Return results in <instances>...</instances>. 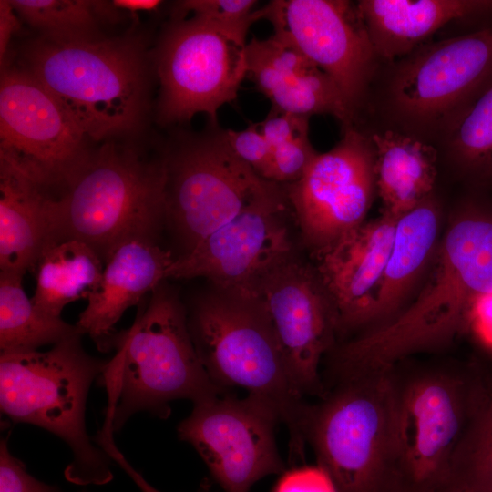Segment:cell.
Masks as SVG:
<instances>
[{
  "mask_svg": "<svg viewBox=\"0 0 492 492\" xmlns=\"http://www.w3.org/2000/svg\"><path fill=\"white\" fill-rule=\"evenodd\" d=\"M437 252L426 285L404 312L333 347V382L390 368L412 354L443 345L467 325L476 301L492 293V220H458Z\"/></svg>",
  "mask_w": 492,
  "mask_h": 492,
  "instance_id": "1",
  "label": "cell"
},
{
  "mask_svg": "<svg viewBox=\"0 0 492 492\" xmlns=\"http://www.w3.org/2000/svg\"><path fill=\"white\" fill-rule=\"evenodd\" d=\"M112 5L122 12L135 17L138 12L156 11L163 4L159 0H112Z\"/></svg>",
  "mask_w": 492,
  "mask_h": 492,
  "instance_id": "39",
  "label": "cell"
},
{
  "mask_svg": "<svg viewBox=\"0 0 492 492\" xmlns=\"http://www.w3.org/2000/svg\"><path fill=\"white\" fill-rule=\"evenodd\" d=\"M16 14L50 39L93 37L100 19L97 1L10 0Z\"/></svg>",
  "mask_w": 492,
  "mask_h": 492,
  "instance_id": "27",
  "label": "cell"
},
{
  "mask_svg": "<svg viewBox=\"0 0 492 492\" xmlns=\"http://www.w3.org/2000/svg\"><path fill=\"white\" fill-rule=\"evenodd\" d=\"M147 66L144 48L132 37L40 36L24 47L21 62L93 141L142 128L149 108Z\"/></svg>",
  "mask_w": 492,
  "mask_h": 492,
  "instance_id": "3",
  "label": "cell"
},
{
  "mask_svg": "<svg viewBox=\"0 0 492 492\" xmlns=\"http://www.w3.org/2000/svg\"><path fill=\"white\" fill-rule=\"evenodd\" d=\"M187 322L198 356L214 384L224 391L243 388L270 404L288 429L291 459L301 460L310 405L292 378L261 301L211 286L190 305Z\"/></svg>",
  "mask_w": 492,
  "mask_h": 492,
  "instance_id": "4",
  "label": "cell"
},
{
  "mask_svg": "<svg viewBox=\"0 0 492 492\" xmlns=\"http://www.w3.org/2000/svg\"><path fill=\"white\" fill-rule=\"evenodd\" d=\"M51 197L22 171L0 159V270L24 276L53 242Z\"/></svg>",
  "mask_w": 492,
  "mask_h": 492,
  "instance_id": "22",
  "label": "cell"
},
{
  "mask_svg": "<svg viewBox=\"0 0 492 492\" xmlns=\"http://www.w3.org/2000/svg\"><path fill=\"white\" fill-rule=\"evenodd\" d=\"M0 492H61L31 476L26 466L14 456L5 439L0 444Z\"/></svg>",
  "mask_w": 492,
  "mask_h": 492,
  "instance_id": "33",
  "label": "cell"
},
{
  "mask_svg": "<svg viewBox=\"0 0 492 492\" xmlns=\"http://www.w3.org/2000/svg\"><path fill=\"white\" fill-rule=\"evenodd\" d=\"M259 298L272 323L292 378L303 395L323 398L319 367L337 334L331 299L315 269L294 253L261 282Z\"/></svg>",
  "mask_w": 492,
  "mask_h": 492,
  "instance_id": "17",
  "label": "cell"
},
{
  "mask_svg": "<svg viewBox=\"0 0 492 492\" xmlns=\"http://www.w3.org/2000/svg\"><path fill=\"white\" fill-rule=\"evenodd\" d=\"M257 125L272 152L278 146L309 132V117L272 108L266 118Z\"/></svg>",
  "mask_w": 492,
  "mask_h": 492,
  "instance_id": "35",
  "label": "cell"
},
{
  "mask_svg": "<svg viewBox=\"0 0 492 492\" xmlns=\"http://www.w3.org/2000/svg\"><path fill=\"white\" fill-rule=\"evenodd\" d=\"M370 138L383 213L399 218L428 197L436 175V149L415 137L392 130Z\"/></svg>",
  "mask_w": 492,
  "mask_h": 492,
  "instance_id": "23",
  "label": "cell"
},
{
  "mask_svg": "<svg viewBox=\"0 0 492 492\" xmlns=\"http://www.w3.org/2000/svg\"><path fill=\"white\" fill-rule=\"evenodd\" d=\"M486 368H487V370L489 372V374L492 375V367H491V368L486 367Z\"/></svg>",
  "mask_w": 492,
  "mask_h": 492,
  "instance_id": "40",
  "label": "cell"
},
{
  "mask_svg": "<svg viewBox=\"0 0 492 492\" xmlns=\"http://www.w3.org/2000/svg\"><path fill=\"white\" fill-rule=\"evenodd\" d=\"M176 257L155 241L133 239L120 244L105 262L97 288L87 298L77 327L101 352H108L114 327L127 309L167 280Z\"/></svg>",
  "mask_w": 492,
  "mask_h": 492,
  "instance_id": "20",
  "label": "cell"
},
{
  "mask_svg": "<svg viewBox=\"0 0 492 492\" xmlns=\"http://www.w3.org/2000/svg\"><path fill=\"white\" fill-rule=\"evenodd\" d=\"M404 492H461L460 477L484 378L479 364L389 368Z\"/></svg>",
  "mask_w": 492,
  "mask_h": 492,
  "instance_id": "6",
  "label": "cell"
},
{
  "mask_svg": "<svg viewBox=\"0 0 492 492\" xmlns=\"http://www.w3.org/2000/svg\"><path fill=\"white\" fill-rule=\"evenodd\" d=\"M255 0H185L179 1L172 10V20L185 18L190 13L203 18L242 38L250 26L262 18L261 9H255Z\"/></svg>",
  "mask_w": 492,
  "mask_h": 492,
  "instance_id": "30",
  "label": "cell"
},
{
  "mask_svg": "<svg viewBox=\"0 0 492 492\" xmlns=\"http://www.w3.org/2000/svg\"><path fill=\"white\" fill-rule=\"evenodd\" d=\"M492 85V27L424 44L395 67L389 106L408 127L451 128Z\"/></svg>",
  "mask_w": 492,
  "mask_h": 492,
  "instance_id": "12",
  "label": "cell"
},
{
  "mask_svg": "<svg viewBox=\"0 0 492 492\" xmlns=\"http://www.w3.org/2000/svg\"><path fill=\"white\" fill-rule=\"evenodd\" d=\"M261 9L274 35L296 46L334 81L354 114L377 56L357 5L274 0Z\"/></svg>",
  "mask_w": 492,
  "mask_h": 492,
  "instance_id": "16",
  "label": "cell"
},
{
  "mask_svg": "<svg viewBox=\"0 0 492 492\" xmlns=\"http://www.w3.org/2000/svg\"><path fill=\"white\" fill-rule=\"evenodd\" d=\"M454 154L467 167L492 173V85L449 128Z\"/></svg>",
  "mask_w": 492,
  "mask_h": 492,
  "instance_id": "29",
  "label": "cell"
},
{
  "mask_svg": "<svg viewBox=\"0 0 492 492\" xmlns=\"http://www.w3.org/2000/svg\"><path fill=\"white\" fill-rule=\"evenodd\" d=\"M280 422L277 411L256 396L220 395L193 404L177 432L224 492H249L263 477L285 471L275 441Z\"/></svg>",
  "mask_w": 492,
  "mask_h": 492,
  "instance_id": "13",
  "label": "cell"
},
{
  "mask_svg": "<svg viewBox=\"0 0 492 492\" xmlns=\"http://www.w3.org/2000/svg\"><path fill=\"white\" fill-rule=\"evenodd\" d=\"M84 492H86V491H84Z\"/></svg>",
  "mask_w": 492,
  "mask_h": 492,
  "instance_id": "41",
  "label": "cell"
},
{
  "mask_svg": "<svg viewBox=\"0 0 492 492\" xmlns=\"http://www.w3.org/2000/svg\"><path fill=\"white\" fill-rule=\"evenodd\" d=\"M438 229L437 209L428 197L397 219L373 312V323L384 322L400 307L433 251Z\"/></svg>",
  "mask_w": 492,
  "mask_h": 492,
  "instance_id": "24",
  "label": "cell"
},
{
  "mask_svg": "<svg viewBox=\"0 0 492 492\" xmlns=\"http://www.w3.org/2000/svg\"><path fill=\"white\" fill-rule=\"evenodd\" d=\"M21 23L10 0L0 1V61L5 65L11 37L19 32Z\"/></svg>",
  "mask_w": 492,
  "mask_h": 492,
  "instance_id": "38",
  "label": "cell"
},
{
  "mask_svg": "<svg viewBox=\"0 0 492 492\" xmlns=\"http://www.w3.org/2000/svg\"><path fill=\"white\" fill-rule=\"evenodd\" d=\"M358 10L377 56H406L446 24L492 11L487 0H362Z\"/></svg>",
  "mask_w": 492,
  "mask_h": 492,
  "instance_id": "21",
  "label": "cell"
},
{
  "mask_svg": "<svg viewBox=\"0 0 492 492\" xmlns=\"http://www.w3.org/2000/svg\"><path fill=\"white\" fill-rule=\"evenodd\" d=\"M467 325L478 340L492 349V293L478 298L469 314Z\"/></svg>",
  "mask_w": 492,
  "mask_h": 492,
  "instance_id": "36",
  "label": "cell"
},
{
  "mask_svg": "<svg viewBox=\"0 0 492 492\" xmlns=\"http://www.w3.org/2000/svg\"><path fill=\"white\" fill-rule=\"evenodd\" d=\"M112 349L116 354L97 383L108 396L103 425L113 432L138 412L167 418L172 401L195 404L225 393L202 365L186 308L165 281L150 293L133 324L113 335L108 351Z\"/></svg>",
  "mask_w": 492,
  "mask_h": 492,
  "instance_id": "2",
  "label": "cell"
},
{
  "mask_svg": "<svg viewBox=\"0 0 492 492\" xmlns=\"http://www.w3.org/2000/svg\"><path fill=\"white\" fill-rule=\"evenodd\" d=\"M247 43L198 16L172 20L156 54L159 122L182 123L205 113L217 123L218 110L237 97L247 77Z\"/></svg>",
  "mask_w": 492,
  "mask_h": 492,
  "instance_id": "11",
  "label": "cell"
},
{
  "mask_svg": "<svg viewBox=\"0 0 492 492\" xmlns=\"http://www.w3.org/2000/svg\"><path fill=\"white\" fill-rule=\"evenodd\" d=\"M87 244L67 240L52 242L39 256L33 272L36 290L31 300L44 313L61 317L64 308L87 299L97 288L104 266Z\"/></svg>",
  "mask_w": 492,
  "mask_h": 492,
  "instance_id": "25",
  "label": "cell"
},
{
  "mask_svg": "<svg viewBox=\"0 0 492 492\" xmlns=\"http://www.w3.org/2000/svg\"><path fill=\"white\" fill-rule=\"evenodd\" d=\"M308 133L298 135L272 150L270 181L287 185L303 175L318 154L312 146Z\"/></svg>",
  "mask_w": 492,
  "mask_h": 492,
  "instance_id": "31",
  "label": "cell"
},
{
  "mask_svg": "<svg viewBox=\"0 0 492 492\" xmlns=\"http://www.w3.org/2000/svg\"><path fill=\"white\" fill-rule=\"evenodd\" d=\"M22 279L21 275L0 272L1 354L36 351L81 333L76 324L38 310L25 292Z\"/></svg>",
  "mask_w": 492,
  "mask_h": 492,
  "instance_id": "26",
  "label": "cell"
},
{
  "mask_svg": "<svg viewBox=\"0 0 492 492\" xmlns=\"http://www.w3.org/2000/svg\"><path fill=\"white\" fill-rule=\"evenodd\" d=\"M97 444L108 455L110 459L117 463L133 480L141 492H160L151 486L143 476L138 472L126 459L124 455L116 446L113 435L101 434L97 439Z\"/></svg>",
  "mask_w": 492,
  "mask_h": 492,
  "instance_id": "37",
  "label": "cell"
},
{
  "mask_svg": "<svg viewBox=\"0 0 492 492\" xmlns=\"http://www.w3.org/2000/svg\"><path fill=\"white\" fill-rule=\"evenodd\" d=\"M63 104L26 69L1 68L0 159L51 197L57 196L92 151ZM54 197V198H55Z\"/></svg>",
  "mask_w": 492,
  "mask_h": 492,
  "instance_id": "10",
  "label": "cell"
},
{
  "mask_svg": "<svg viewBox=\"0 0 492 492\" xmlns=\"http://www.w3.org/2000/svg\"><path fill=\"white\" fill-rule=\"evenodd\" d=\"M397 219L382 212L313 252V268L331 299L337 333L373 323Z\"/></svg>",
  "mask_w": 492,
  "mask_h": 492,
  "instance_id": "18",
  "label": "cell"
},
{
  "mask_svg": "<svg viewBox=\"0 0 492 492\" xmlns=\"http://www.w3.org/2000/svg\"><path fill=\"white\" fill-rule=\"evenodd\" d=\"M247 77L272 108L299 116L329 114L347 127L354 112L334 81L296 46L272 35L247 43Z\"/></svg>",
  "mask_w": 492,
  "mask_h": 492,
  "instance_id": "19",
  "label": "cell"
},
{
  "mask_svg": "<svg viewBox=\"0 0 492 492\" xmlns=\"http://www.w3.org/2000/svg\"><path fill=\"white\" fill-rule=\"evenodd\" d=\"M77 333L45 352L1 354L0 408L14 423L31 424L61 438L73 459L66 478L77 485H103L112 477L111 459L93 444L86 426L92 382L108 361L88 354Z\"/></svg>",
  "mask_w": 492,
  "mask_h": 492,
  "instance_id": "8",
  "label": "cell"
},
{
  "mask_svg": "<svg viewBox=\"0 0 492 492\" xmlns=\"http://www.w3.org/2000/svg\"><path fill=\"white\" fill-rule=\"evenodd\" d=\"M481 368L484 384L469 433L461 492H492V375Z\"/></svg>",
  "mask_w": 492,
  "mask_h": 492,
  "instance_id": "28",
  "label": "cell"
},
{
  "mask_svg": "<svg viewBox=\"0 0 492 492\" xmlns=\"http://www.w3.org/2000/svg\"><path fill=\"white\" fill-rule=\"evenodd\" d=\"M165 222L190 252L209 234L282 185L263 179L231 149L217 123L185 136L162 157Z\"/></svg>",
  "mask_w": 492,
  "mask_h": 492,
  "instance_id": "9",
  "label": "cell"
},
{
  "mask_svg": "<svg viewBox=\"0 0 492 492\" xmlns=\"http://www.w3.org/2000/svg\"><path fill=\"white\" fill-rule=\"evenodd\" d=\"M371 138L346 127L342 139L318 153L303 175L283 185L303 243L313 253L364 222L375 184Z\"/></svg>",
  "mask_w": 492,
  "mask_h": 492,
  "instance_id": "15",
  "label": "cell"
},
{
  "mask_svg": "<svg viewBox=\"0 0 492 492\" xmlns=\"http://www.w3.org/2000/svg\"><path fill=\"white\" fill-rule=\"evenodd\" d=\"M226 137L235 155L258 176L269 180L272 149L261 133L257 123H252L247 128L240 131L226 129Z\"/></svg>",
  "mask_w": 492,
  "mask_h": 492,
  "instance_id": "32",
  "label": "cell"
},
{
  "mask_svg": "<svg viewBox=\"0 0 492 492\" xmlns=\"http://www.w3.org/2000/svg\"><path fill=\"white\" fill-rule=\"evenodd\" d=\"M310 405L305 435L337 492H404L389 369L334 383Z\"/></svg>",
  "mask_w": 492,
  "mask_h": 492,
  "instance_id": "7",
  "label": "cell"
},
{
  "mask_svg": "<svg viewBox=\"0 0 492 492\" xmlns=\"http://www.w3.org/2000/svg\"><path fill=\"white\" fill-rule=\"evenodd\" d=\"M162 157L148 161L133 149L105 141L50 202L53 242L81 241L105 263L123 242L155 241L165 222Z\"/></svg>",
  "mask_w": 492,
  "mask_h": 492,
  "instance_id": "5",
  "label": "cell"
},
{
  "mask_svg": "<svg viewBox=\"0 0 492 492\" xmlns=\"http://www.w3.org/2000/svg\"><path fill=\"white\" fill-rule=\"evenodd\" d=\"M284 187L220 227L190 252L176 257L167 279L202 277L221 292L257 298L263 279L295 253L285 216Z\"/></svg>",
  "mask_w": 492,
  "mask_h": 492,
  "instance_id": "14",
  "label": "cell"
},
{
  "mask_svg": "<svg viewBox=\"0 0 492 492\" xmlns=\"http://www.w3.org/2000/svg\"><path fill=\"white\" fill-rule=\"evenodd\" d=\"M272 492H337L326 471L320 466H302L284 471Z\"/></svg>",
  "mask_w": 492,
  "mask_h": 492,
  "instance_id": "34",
  "label": "cell"
}]
</instances>
